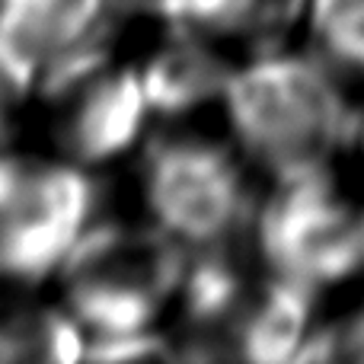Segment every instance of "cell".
<instances>
[{"label":"cell","instance_id":"3957f363","mask_svg":"<svg viewBox=\"0 0 364 364\" xmlns=\"http://www.w3.org/2000/svg\"><path fill=\"white\" fill-rule=\"evenodd\" d=\"M259 250L275 275L329 288L364 269V214L336 195L326 173L282 179L259 214Z\"/></svg>","mask_w":364,"mask_h":364},{"label":"cell","instance_id":"ba28073f","mask_svg":"<svg viewBox=\"0 0 364 364\" xmlns=\"http://www.w3.org/2000/svg\"><path fill=\"white\" fill-rule=\"evenodd\" d=\"M151 112L182 115L224 96L230 70L220 68L218 55L205 45V36L170 23V36L138 68Z\"/></svg>","mask_w":364,"mask_h":364},{"label":"cell","instance_id":"9a60e30c","mask_svg":"<svg viewBox=\"0 0 364 364\" xmlns=\"http://www.w3.org/2000/svg\"><path fill=\"white\" fill-rule=\"evenodd\" d=\"M336 333V358L346 361H364V307L355 310L346 323L333 326Z\"/></svg>","mask_w":364,"mask_h":364},{"label":"cell","instance_id":"6da1fadb","mask_svg":"<svg viewBox=\"0 0 364 364\" xmlns=\"http://www.w3.org/2000/svg\"><path fill=\"white\" fill-rule=\"evenodd\" d=\"M220 100L243 151L275 182L326 173L355 132L336 77L304 55H262L230 70Z\"/></svg>","mask_w":364,"mask_h":364},{"label":"cell","instance_id":"277c9868","mask_svg":"<svg viewBox=\"0 0 364 364\" xmlns=\"http://www.w3.org/2000/svg\"><path fill=\"white\" fill-rule=\"evenodd\" d=\"M144 198L157 227L201 250L230 240L246 218L240 166L201 138H164L147 147Z\"/></svg>","mask_w":364,"mask_h":364},{"label":"cell","instance_id":"7c38bea8","mask_svg":"<svg viewBox=\"0 0 364 364\" xmlns=\"http://www.w3.org/2000/svg\"><path fill=\"white\" fill-rule=\"evenodd\" d=\"M179 301L195 326L214 329L220 323L237 326L240 314L246 307L240 269L227 256H220L218 246H208V252L198 262H188Z\"/></svg>","mask_w":364,"mask_h":364},{"label":"cell","instance_id":"8fae6325","mask_svg":"<svg viewBox=\"0 0 364 364\" xmlns=\"http://www.w3.org/2000/svg\"><path fill=\"white\" fill-rule=\"evenodd\" d=\"M87 358V329L70 310H19L0 320V361L68 364Z\"/></svg>","mask_w":364,"mask_h":364},{"label":"cell","instance_id":"8992f818","mask_svg":"<svg viewBox=\"0 0 364 364\" xmlns=\"http://www.w3.org/2000/svg\"><path fill=\"white\" fill-rule=\"evenodd\" d=\"M115 0H0V96L19 100L102 51Z\"/></svg>","mask_w":364,"mask_h":364},{"label":"cell","instance_id":"4fadbf2b","mask_svg":"<svg viewBox=\"0 0 364 364\" xmlns=\"http://www.w3.org/2000/svg\"><path fill=\"white\" fill-rule=\"evenodd\" d=\"M307 19L329 61L364 74V0H310Z\"/></svg>","mask_w":364,"mask_h":364},{"label":"cell","instance_id":"30bf717a","mask_svg":"<svg viewBox=\"0 0 364 364\" xmlns=\"http://www.w3.org/2000/svg\"><path fill=\"white\" fill-rule=\"evenodd\" d=\"M310 0H166L160 16L205 38H246L275 45L301 16Z\"/></svg>","mask_w":364,"mask_h":364},{"label":"cell","instance_id":"5b68a950","mask_svg":"<svg viewBox=\"0 0 364 364\" xmlns=\"http://www.w3.org/2000/svg\"><path fill=\"white\" fill-rule=\"evenodd\" d=\"M96 188L77 164H26L0 205V275L42 282L90 230Z\"/></svg>","mask_w":364,"mask_h":364},{"label":"cell","instance_id":"9c48e42d","mask_svg":"<svg viewBox=\"0 0 364 364\" xmlns=\"http://www.w3.org/2000/svg\"><path fill=\"white\" fill-rule=\"evenodd\" d=\"M316 291L275 275L252 297L237 320V352L246 361L282 364L297 361L310 339Z\"/></svg>","mask_w":364,"mask_h":364},{"label":"cell","instance_id":"2e32d148","mask_svg":"<svg viewBox=\"0 0 364 364\" xmlns=\"http://www.w3.org/2000/svg\"><path fill=\"white\" fill-rule=\"evenodd\" d=\"M361 144H364V132H361Z\"/></svg>","mask_w":364,"mask_h":364},{"label":"cell","instance_id":"5bb4252c","mask_svg":"<svg viewBox=\"0 0 364 364\" xmlns=\"http://www.w3.org/2000/svg\"><path fill=\"white\" fill-rule=\"evenodd\" d=\"M4 100V96H0ZM26 170V160L13 151V134H10V122H6V112L0 109V205L4 198L13 192V186L19 182Z\"/></svg>","mask_w":364,"mask_h":364},{"label":"cell","instance_id":"52a82bcc","mask_svg":"<svg viewBox=\"0 0 364 364\" xmlns=\"http://www.w3.org/2000/svg\"><path fill=\"white\" fill-rule=\"evenodd\" d=\"M45 93L61 100V144L83 166L125 154L151 115L138 68H109L106 51L58 70Z\"/></svg>","mask_w":364,"mask_h":364},{"label":"cell","instance_id":"7a4b0ae2","mask_svg":"<svg viewBox=\"0 0 364 364\" xmlns=\"http://www.w3.org/2000/svg\"><path fill=\"white\" fill-rule=\"evenodd\" d=\"M164 227H90L61 265L68 310L87 339L154 329L170 301H179L188 256Z\"/></svg>","mask_w":364,"mask_h":364}]
</instances>
